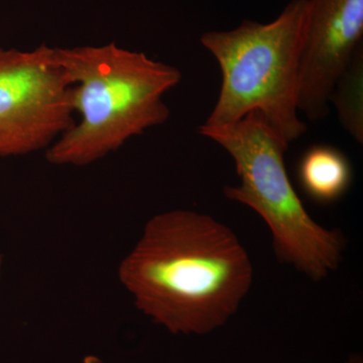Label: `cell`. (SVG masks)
<instances>
[{"label":"cell","mask_w":363,"mask_h":363,"mask_svg":"<svg viewBox=\"0 0 363 363\" xmlns=\"http://www.w3.org/2000/svg\"><path fill=\"white\" fill-rule=\"evenodd\" d=\"M363 0H308L298 71V109L312 121L330 111L336 81L362 45Z\"/></svg>","instance_id":"obj_6"},{"label":"cell","mask_w":363,"mask_h":363,"mask_svg":"<svg viewBox=\"0 0 363 363\" xmlns=\"http://www.w3.org/2000/svg\"><path fill=\"white\" fill-rule=\"evenodd\" d=\"M298 174L305 192L319 203L340 199L352 180L347 157L328 145H315L307 150L298 164Z\"/></svg>","instance_id":"obj_7"},{"label":"cell","mask_w":363,"mask_h":363,"mask_svg":"<svg viewBox=\"0 0 363 363\" xmlns=\"http://www.w3.org/2000/svg\"><path fill=\"white\" fill-rule=\"evenodd\" d=\"M2 266H4V257L0 255V279H1Z\"/></svg>","instance_id":"obj_10"},{"label":"cell","mask_w":363,"mask_h":363,"mask_svg":"<svg viewBox=\"0 0 363 363\" xmlns=\"http://www.w3.org/2000/svg\"><path fill=\"white\" fill-rule=\"evenodd\" d=\"M83 363H105L101 358L95 357V355H87L83 359Z\"/></svg>","instance_id":"obj_9"},{"label":"cell","mask_w":363,"mask_h":363,"mask_svg":"<svg viewBox=\"0 0 363 363\" xmlns=\"http://www.w3.org/2000/svg\"><path fill=\"white\" fill-rule=\"evenodd\" d=\"M198 131L233 157L240 183L224 188V194L264 219L279 262L315 281L335 271L342 259L345 240L337 231L318 224L306 211L286 173L289 143L264 117L253 111L229 125L202 124Z\"/></svg>","instance_id":"obj_4"},{"label":"cell","mask_w":363,"mask_h":363,"mask_svg":"<svg viewBox=\"0 0 363 363\" xmlns=\"http://www.w3.org/2000/svg\"><path fill=\"white\" fill-rule=\"evenodd\" d=\"M344 130L357 143H363V50L362 45L336 81L330 95Z\"/></svg>","instance_id":"obj_8"},{"label":"cell","mask_w":363,"mask_h":363,"mask_svg":"<svg viewBox=\"0 0 363 363\" xmlns=\"http://www.w3.org/2000/svg\"><path fill=\"white\" fill-rule=\"evenodd\" d=\"M350 363H362V362H359V360H358V359H354V360H352V362H351Z\"/></svg>","instance_id":"obj_11"},{"label":"cell","mask_w":363,"mask_h":363,"mask_svg":"<svg viewBox=\"0 0 363 363\" xmlns=\"http://www.w3.org/2000/svg\"><path fill=\"white\" fill-rule=\"evenodd\" d=\"M55 57L80 119L45 150L50 164L87 166L168 121L164 95L181 82L176 67L116 43L55 48Z\"/></svg>","instance_id":"obj_2"},{"label":"cell","mask_w":363,"mask_h":363,"mask_svg":"<svg viewBox=\"0 0 363 363\" xmlns=\"http://www.w3.org/2000/svg\"><path fill=\"white\" fill-rule=\"evenodd\" d=\"M136 309L172 334L205 335L225 325L250 292L253 267L235 233L210 215H155L118 267Z\"/></svg>","instance_id":"obj_1"},{"label":"cell","mask_w":363,"mask_h":363,"mask_svg":"<svg viewBox=\"0 0 363 363\" xmlns=\"http://www.w3.org/2000/svg\"><path fill=\"white\" fill-rule=\"evenodd\" d=\"M71 89L55 48H0V157L49 149L75 123Z\"/></svg>","instance_id":"obj_5"},{"label":"cell","mask_w":363,"mask_h":363,"mask_svg":"<svg viewBox=\"0 0 363 363\" xmlns=\"http://www.w3.org/2000/svg\"><path fill=\"white\" fill-rule=\"evenodd\" d=\"M308 0H291L274 21H243L230 30L203 33L201 44L220 67L221 88L203 125H229L259 112L290 143L307 125L298 109V71Z\"/></svg>","instance_id":"obj_3"}]
</instances>
